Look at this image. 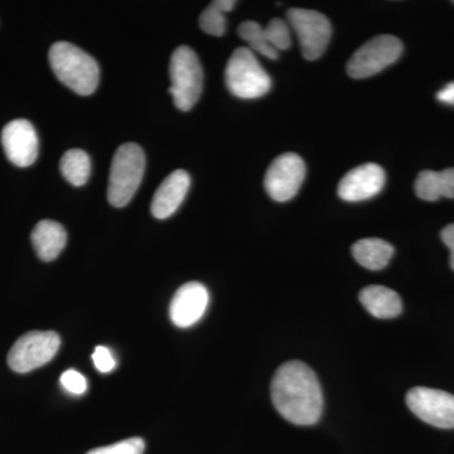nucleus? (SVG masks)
Listing matches in <instances>:
<instances>
[{
	"label": "nucleus",
	"mask_w": 454,
	"mask_h": 454,
	"mask_svg": "<svg viewBox=\"0 0 454 454\" xmlns=\"http://www.w3.org/2000/svg\"><path fill=\"white\" fill-rule=\"evenodd\" d=\"M271 400L278 413L295 426H313L324 409V395L315 372L301 361H288L271 381Z\"/></svg>",
	"instance_id": "nucleus-1"
},
{
	"label": "nucleus",
	"mask_w": 454,
	"mask_h": 454,
	"mask_svg": "<svg viewBox=\"0 0 454 454\" xmlns=\"http://www.w3.org/2000/svg\"><path fill=\"white\" fill-rule=\"evenodd\" d=\"M49 61L57 79L76 94L89 97L97 91L100 67L85 51L68 42H56L50 49Z\"/></svg>",
	"instance_id": "nucleus-2"
},
{
	"label": "nucleus",
	"mask_w": 454,
	"mask_h": 454,
	"mask_svg": "<svg viewBox=\"0 0 454 454\" xmlns=\"http://www.w3.org/2000/svg\"><path fill=\"white\" fill-rule=\"evenodd\" d=\"M145 155L136 143L119 146L110 167L107 201L114 207H124L131 201L142 184Z\"/></svg>",
	"instance_id": "nucleus-3"
},
{
	"label": "nucleus",
	"mask_w": 454,
	"mask_h": 454,
	"mask_svg": "<svg viewBox=\"0 0 454 454\" xmlns=\"http://www.w3.org/2000/svg\"><path fill=\"white\" fill-rule=\"evenodd\" d=\"M170 97L181 112H190L202 94L203 71L195 51L179 46L169 62Z\"/></svg>",
	"instance_id": "nucleus-4"
},
{
	"label": "nucleus",
	"mask_w": 454,
	"mask_h": 454,
	"mask_svg": "<svg viewBox=\"0 0 454 454\" xmlns=\"http://www.w3.org/2000/svg\"><path fill=\"white\" fill-rule=\"evenodd\" d=\"M225 82L229 91L240 98H262L271 89L270 76L247 47H240L230 57Z\"/></svg>",
	"instance_id": "nucleus-5"
},
{
	"label": "nucleus",
	"mask_w": 454,
	"mask_h": 454,
	"mask_svg": "<svg viewBox=\"0 0 454 454\" xmlns=\"http://www.w3.org/2000/svg\"><path fill=\"white\" fill-rule=\"evenodd\" d=\"M61 346L59 334L53 331H32L23 334L12 346L8 365L13 372L26 373L49 364Z\"/></svg>",
	"instance_id": "nucleus-6"
},
{
	"label": "nucleus",
	"mask_w": 454,
	"mask_h": 454,
	"mask_svg": "<svg viewBox=\"0 0 454 454\" xmlns=\"http://www.w3.org/2000/svg\"><path fill=\"white\" fill-rule=\"evenodd\" d=\"M403 53V43L391 35H380L366 42L351 56L348 74L352 79H366L393 65Z\"/></svg>",
	"instance_id": "nucleus-7"
},
{
	"label": "nucleus",
	"mask_w": 454,
	"mask_h": 454,
	"mask_svg": "<svg viewBox=\"0 0 454 454\" xmlns=\"http://www.w3.org/2000/svg\"><path fill=\"white\" fill-rule=\"evenodd\" d=\"M286 18L297 33L304 59L315 61L324 55L333 35L328 18L319 12L301 8L289 9Z\"/></svg>",
	"instance_id": "nucleus-8"
},
{
	"label": "nucleus",
	"mask_w": 454,
	"mask_h": 454,
	"mask_svg": "<svg viewBox=\"0 0 454 454\" xmlns=\"http://www.w3.org/2000/svg\"><path fill=\"white\" fill-rule=\"evenodd\" d=\"M406 405L424 423L441 429L454 428V395L447 391L414 387L406 394Z\"/></svg>",
	"instance_id": "nucleus-9"
},
{
	"label": "nucleus",
	"mask_w": 454,
	"mask_h": 454,
	"mask_svg": "<svg viewBox=\"0 0 454 454\" xmlns=\"http://www.w3.org/2000/svg\"><path fill=\"white\" fill-rule=\"evenodd\" d=\"M306 178V163L300 155L286 153L271 162L265 175L268 195L277 202H286L297 195Z\"/></svg>",
	"instance_id": "nucleus-10"
},
{
	"label": "nucleus",
	"mask_w": 454,
	"mask_h": 454,
	"mask_svg": "<svg viewBox=\"0 0 454 454\" xmlns=\"http://www.w3.org/2000/svg\"><path fill=\"white\" fill-rule=\"evenodd\" d=\"M2 145L14 166L25 168L37 160L40 145L37 131L26 119H17L5 125L2 131Z\"/></svg>",
	"instance_id": "nucleus-11"
},
{
	"label": "nucleus",
	"mask_w": 454,
	"mask_h": 454,
	"mask_svg": "<svg viewBox=\"0 0 454 454\" xmlns=\"http://www.w3.org/2000/svg\"><path fill=\"white\" fill-rule=\"evenodd\" d=\"M210 294L207 288L199 282L184 284L176 292L170 301L169 317L179 328L192 327L205 316Z\"/></svg>",
	"instance_id": "nucleus-12"
},
{
	"label": "nucleus",
	"mask_w": 454,
	"mask_h": 454,
	"mask_svg": "<svg viewBox=\"0 0 454 454\" xmlns=\"http://www.w3.org/2000/svg\"><path fill=\"white\" fill-rule=\"evenodd\" d=\"M385 179L384 169L379 164H363L343 176L337 192L343 201H365L381 192Z\"/></svg>",
	"instance_id": "nucleus-13"
},
{
	"label": "nucleus",
	"mask_w": 454,
	"mask_h": 454,
	"mask_svg": "<svg viewBox=\"0 0 454 454\" xmlns=\"http://www.w3.org/2000/svg\"><path fill=\"white\" fill-rule=\"evenodd\" d=\"M191 186L190 175L184 169L170 173L164 179L152 201L151 211L155 219L164 220L172 216L186 199Z\"/></svg>",
	"instance_id": "nucleus-14"
},
{
	"label": "nucleus",
	"mask_w": 454,
	"mask_h": 454,
	"mask_svg": "<svg viewBox=\"0 0 454 454\" xmlns=\"http://www.w3.org/2000/svg\"><path fill=\"white\" fill-rule=\"evenodd\" d=\"M31 240L35 253L43 262H52L67 243V232L61 223L52 220H42L33 229Z\"/></svg>",
	"instance_id": "nucleus-15"
},
{
	"label": "nucleus",
	"mask_w": 454,
	"mask_h": 454,
	"mask_svg": "<svg viewBox=\"0 0 454 454\" xmlns=\"http://www.w3.org/2000/svg\"><path fill=\"white\" fill-rule=\"evenodd\" d=\"M360 301L376 318H395L403 310L402 298L387 286H366L360 292Z\"/></svg>",
	"instance_id": "nucleus-16"
},
{
	"label": "nucleus",
	"mask_w": 454,
	"mask_h": 454,
	"mask_svg": "<svg viewBox=\"0 0 454 454\" xmlns=\"http://www.w3.org/2000/svg\"><path fill=\"white\" fill-rule=\"evenodd\" d=\"M415 193L424 201H437L441 197L454 199V168L423 170L415 181Z\"/></svg>",
	"instance_id": "nucleus-17"
},
{
	"label": "nucleus",
	"mask_w": 454,
	"mask_h": 454,
	"mask_svg": "<svg viewBox=\"0 0 454 454\" xmlns=\"http://www.w3.org/2000/svg\"><path fill=\"white\" fill-rule=\"evenodd\" d=\"M352 255L361 267L369 270H380L393 258L394 247L382 239H361L352 247Z\"/></svg>",
	"instance_id": "nucleus-18"
},
{
	"label": "nucleus",
	"mask_w": 454,
	"mask_h": 454,
	"mask_svg": "<svg viewBox=\"0 0 454 454\" xmlns=\"http://www.w3.org/2000/svg\"><path fill=\"white\" fill-rule=\"evenodd\" d=\"M59 169L68 184L74 187H82L88 184L91 175V160L88 153L82 149H70L62 157Z\"/></svg>",
	"instance_id": "nucleus-19"
},
{
	"label": "nucleus",
	"mask_w": 454,
	"mask_h": 454,
	"mask_svg": "<svg viewBox=\"0 0 454 454\" xmlns=\"http://www.w3.org/2000/svg\"><path fill=\"white\" fill-rule=\"evenodd\" d=\"M238 32L241 40L249 44L250 50L270 59H277L279 56V52L269 42L264 27L260 26L259 23L252 22V20L241 23Z\"/></svg>",
	"instance_id": "nucleus-20"
},
{
	"label": "nucleus",
	"mask_w": 454,
	"mask_h": 454,
	"mask_svg": "<svg viewBox=\"0 0 454 454\" xmlns=\"http://www.w3.org/2000/svg\"><path fill=\"white\" fill-rule=\"evenodd\" d=\"M225 14V12L220 8V5L215 0L202 12L201 17H200V27L207 35L221 37L226 31Z\"/></svg>",
	"instance_id": "nucleus-21"
},
{
	"label": "nucleus",
	"mask_w": 454,
	"mask_h": 454,
	"mask_svg": "<svg viewBox=\"0 0 454 454\" xmlns=\"http://www.w3.org/2000/svg\"><path fill=\"white\" fill-rule=\"evenodd\" d=\"M265 33L271 46L279 51L288 50L291 47V32L288 25L282 20H271L267 27H264Z\"/></svg>",
	"instance_id": "nucleus-22"
},
{
	"label": "nucleus",
	"mask_w": 454,
	"mask_h": 454,
	"mask_svg": "<svg viewBox=\"0 0 454 454\" xmlns=\"http://www.w3.org/2000/svg\"><path fill=\"white\" fill-rule=\"evenodd\" d=\"M145 443L142 438H129L112 446L95 448L86 454H143Z\"/></svg>",
	"instance_id": "nucleus-23"
},
{
	"label": "nucleus",
	"mask_w": 454,
	"mask_h": 454,
	"mask_svg": "<svg viewBox=\"0 0 454 454\" xmlns=\"http://www.w3.org/2000/svg\"><path fill=\"white\" fill-rule=\"evenodd\" d=\"M61 384L68 393L74 395H82L88 390V381L82 373L74 372V370H67L62 373Z\"/></svg>",
	"instance_id": "nucleus-24"
},
{
	"label": "nucleus",
	"mask_w": 454,
	"mask_h": 454,
	"mask_svg": "<svg viewBox=\"0 0 454 454\" xmlns=\"http://www.w3.org/2000/svg\"><path fill=\"white\" fill-rule=\"evenodd\" d=\"M92 360H94L95 367L103 373L113 372L116 366L113 352L109 348H104V346H98V348H95L94 354H92Z\"/></svg>",
	"instance_id": "nucleus-25"
},
{
	"label": "nucleus",
	"mask_w": 454,
	"mask_h": 454,
	"mask_svg": "<svg viewBox=\"0 0 454 454\" xmlns=\"http://www.w3.org/2000/svg\"><path fill=\"white\" fill-rule=\"evenodd\" d=\"M442 241H443L444 245L450 249V268L454 270V223L452 225H448L442 230L441 232Z\"/></svg>",
	"instance_id": "nucleus-26"
},
{
	"label": "nucleus",
	"mask_w": 454,
	"mask_h": 454,
	"mask_svg": "<svg viewBox=\"0 0 454 454\" xmlns=\"http://www.w3.org/2000/svg\"><path fill=\"white\" fill-rule=\"evenodd\" d=\"M437 98L441 103L454 106V82L448 83L437 94Z\"/></svg>",
	"instance_id": "nucleus-27"
},
{
	"label": "nucleus",
	"mask_w": 454,
	"mask_h": 454,
	"mask_svg": "<svg viewBox=\"0 0 454 454\" xmlns=\"http://www.w3.org/2000/svg\"><path fill=\"white\" fill-rule=\"evenodd\" d=\"M453 4H454V2H453Z\"/></svg>",
	"instance_id": "nucleus-28"
}]
</instances>
